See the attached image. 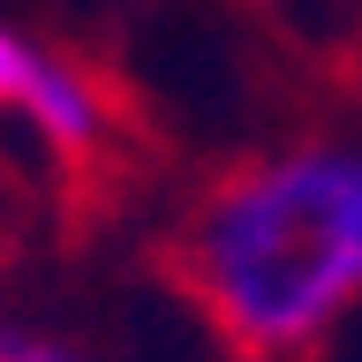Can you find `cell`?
Here are the masks:
<instances>
[{"instance_id": "1", "label": "cell", "mask_w": 362, "mask_h": 362, "mask_svg": "<svg viewBox=\"0 0 362 362\" xmlns=\"http://www.w3.org/2000/svg\"><path fill=\"white\" fill-rule=\"evenodd\" d=\"M181 279L242 355L317 347L362 302V144H294L211 181Z\"/></svg>"}, {"instance_id": "2", "label": "cell", "mask_w": 362, "mask_h": 362, "mask_svg": "<svg viewBox=\"0 0 362 362\" xmlns=\"http://www.w3.org/2000/svg\"><path fill=\"white\" fill-rule=\"evenodd\" d=\"M0 106L23 113L53 151H98L106 144V90L90 83L68 53H45L23 30L0 23Z\"/></svg>"}, {"instance_id": "3", "label": "cell", "mask_w": 362, "mask_h": 362, "mask_svg": "<svg viewBox=\"0 0 362 362\" xmlns=\"http://www.w3.org/2000/svg\"><path fill=\"white\" fill-rule=\"evenodd\" d=\"M0 362H83V355H76V347H61V339H45V332L0 325Z\"/></svg>"}]
</instances>
